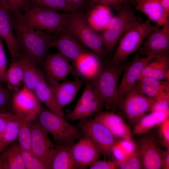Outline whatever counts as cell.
Returning a JSON list of instances; mask_svg holds the SVG:
<instances>
[{"label":"cell","instance_id":"obj_1","mask_svg":"<svg viewBox=\"0 0 169 169\" xmlns=\"http://www.w3.org/2000/svg\"><path fill=\"white\" fill-rule=\"evenodd\" d=\"M12 15L13 30L22 54L27 56L37 65L41 64L57 36L34 29Z\"/></svg>","mask_w":169,"mask_h":169},{"label":"cell","instance_id":"obj_2","mask_svg":"<svg viewBox=\"0 0 169 169\" xmlns=\"http://www.w3.org/2000/svg\"><path fill=\"white\" fill-rule=\"evenodd\" d=\"M126 66L123 62H115L111 59L106 63H102L95 78L89 82L98 99L107 108L115 105L119 81Z\"/></svg>","mask_w":169,"mask_h":169},{"label":"cell","instance_id":"obj_3","mask_svg":"<svg viewBox=\"0 0 169 169\" xmlns=\"http://www.w3.org/2000/svg\"><path fill=\"white\" fill-rule=\"evenodd\" d=\"M69 13H60L31 6L22 14L13 15L34 29L57 36L66 29Z\"/></svg>","mask_w":169,"mask_h":169},{"label":"cell","instance_id":"obj_4","mask_svg":"<svg viewBox=\"0 0 169 169\" xmlns=\"http://www.w3.org/2000/svg\"><path fill=\"white\" fill-rule=\"evenodd\" d=\"M57 144L72 145L82 136L81 131L69 123L64 116L43 107L35 120Z\"/></svg>","mask_w":169,"mask_h":169},{"label":"cell","instance_id":"obj_5","mask_svg":"<svg viewBox=\"0 0 169 169\" xmlns=\"http://www.w3.org/2000/svg\"><path fill=\"white\" fill-rule=\"evenodd\" d=\"M155 26L149 20L143 22L137 18L132 21L120 39L111 60L116 62H124L139 48Z\"/></svg>","mask_w":169,"mask_h":169},{"label":"cell","instance_id":"obj_6","mask_svg":"<svg viewBox=\"0 0 169 169\" xmlns=\"http://www.w3.org/2000/svg\"><path fill=\"white\" fill-rule=\"evenodd\" d=\"M80 11L69 13L66 29L76 39L101 59L106 54L102 38L100 34L90 26L86 17Z\"/></svg>","mask_w":169,"mask_h":169},{"label":"cell","instance_id":"obj_7","mask_svg":"<svg viewBox=\"0 0 169 169\" xmlns=\"http://www.w3.org/2000/svg\"><path fill=\"white\" fill-rule=\"evenodd\" d=\"M137 18L131 3L124 4L120 7L106 28L100 33L107 54H112L128 26Z\"/></svg>","mask_w":169,"mask_h":169},{"label":"cell","instance_id":"obj_8","mask_svg":"<svg viewBox=\"0 0 169 169\" xmlns=\"http://www.w3.org/2000/svg\"><path fill=\"white\" fill-rule=\"evenodd\" d=\"M77 127L83 137L90 140L104 156L110 155L114 147L121 139L114 135L100 122L94 119L80 120Z\"/></svg>","mask_w":169,"mask_h":169},{"label":"cell","instance_id":"obj_9","mask_svg":"<svg viewBox=\"0 0 169 169\" xmlns=\"http://www.w3.org/2000/svg\"><path fill=\"white\" fill-rule=\"evenodd\" d=\"M11 104L13 114L30 122L36 120L43 107L34 91L23 86L14 92Z\"/></svg>","mask_w":169,"mask_h":169},{"label":"cell","instance_id":"obj_10","mask_svg":"<svg viewBox=\"0 0 169 169\" xmlns=\"http://www.w3.org/2000/svg\"><path fill=\"white\" fill-rule=\"evenodd\" d=\"M154 101L153 99L143 94L136 84L120 103L124 115L131 122L136 124L147 112L151 111Z\"/></svg>","mask_w":169,"mask_h":169},{"label":"cell","instance_id":"obj_11","mask_svg":"<svg viewBox=\"0 0 169 169\" xmlns=\"http://www.w3.org/2000/svg\"><path fill=\"white\" fill-rule=\"evenodd\" d=\"M154 56L141 57L137 55L126 66L116 92L115 105L119 104L126 95L136 85L144 68Z\"/></svg>","mask_w":169,"mask_h":169},{"label":"cell","instance_id":"obj_12","mask_svg":"<svg viewBox=\"0 0 169 169\" xmlns=\"http://www.w3.org/2000/svg\"><path fill=\"white\" fill-rule=\"evenodd\" d=\"M31 149L33 154L48 169L54 150V146L48 133L35 121L31 123Z\"/></svg>","mask_w":169,"mask_h":169},{"label":"cell","instance_id":"obj_13","mask_svg":"<svg viewBox=\"0 0 169 169\" xmlns=\"http://www.w3.org/2000/svg\"><path fill=\"white\" fill-rule=\"evenodd\" d=\"M41 64L44 77L49 86L66 79L72 69L69 61L59 53L47 55Z\"/></svg>","mask_w":169,"mask_h":169},{"label":"cell","instance_id":"obj_14","mask_svg":"<svg viewBox=\"0 0 169 169\" xmlns=\"http://www.w3.org/2000/svg\"><path fill=\"white\" fill-rule=\"evenodd\" d=\"M156 24L140 49L143 56H152L162 53H169V21L161 28Z\"/></svg>","mask_w":169,"mask_h":169},{"label":"cell","instance_id":"obj_15","mask_svg":"<svg viewBox=\"0 0 169 169\" xmlns=\"http://www.w3.org/2000/svg\"><path fill=\"white\" fill-rule=\"evenodd\" d=\"M71 151L73 159L79 169L90 166L98 160L101 154L95 144L84 137L72 145Z\"/></svg>","mask_w":169,"mask_h":169},{"label":"cell","instance_id":"obj_16","mask_svg":"<svg viewBox=\"0 0 169 169\" xmlns=\"http://www.w3.org/2000/svg\"><path fill=\"white\" fill-rule=\"evenodd\" d=\"M73 63L72 72L86 82L91 81L95 78L102 63L100 59L96 54L85 50Z\"/></svg>","mask_w":169,"mask_h":169},{"label":"cell","instance_id":"obj_17","mask_svg":"<svg viewBox=\"0 0 169 169\" xmlns=\"http://www.w3.org/2000/svg\"><path fill=\"white\" fill-rule=\"evenodd\" d=\"M12 14L0 5V37L5 42L13 59L20 57L22 52L13 33Z\"/></svg>","mask_w":169,"mask_h":169},{"label":"cell","instance_id":"obj_18","mask_svg":"<svg viewBox=\"0 0 169 169\" xmlns=\"http://www.w3.org/2000/svg\"><path fill=\"white\" fill-rule=\"evenodd\" d=\"M136 149L140 156L143 168H162V151L157 146L152 137H147L141 139Z\"/></svg>","mask_w":169,"mask_h":169},{"label":"cell","instance_id":"obj_19","mask_svg":"<svg viewBox=\"0 0 169 169\" xmlns=\"http://www.w3.org/2000/svg\"><path fill=\"white\" fill-rule=\"evenodd\" d=\"M83 84V80L77 77L72 81L67 80L50 86L58 105L63 110L74 100Z\"/></svg>","mask_w":169,"mask_h":169},{"label":"cell","instance_id":"obj_20","mask_svg":"<svg viewBox=\"0 0 169 169\" xmlns=\"http://www.w3.org/2000/svg\"><path fill=\"white\" fill-rule=\"evenodd\" d=\"M52 47L56 48L58 53L72 62L85 51L66 29L56 36L51 43Z\"/></svg>","mask_w":169,"mask_h":169},{"label":"cell","instance_id":"obj_21","mask_svg":"<svg viewBox=\"0 0 169 169\" xmlns=\"http://www.w3.org/2000/svg\"><path fill=\"white\" fill-rule=\"evenodd\" d=\"M94 119L103 124L117 137L121 139H131L129 127L119 115L111 112H101Z\"/></svg>","mask_w":169,"mask_h":169},{"label":"cell","instance_id":"obj_22","mask_svg":"<svg viewBox=\"0 0 169 169\" xmlns=\"http://www.w3.org/2000/svg\"><path fill=\"white\" fill-rule=\"evenodd\" d=\"M143 77H151L169 81V53L155 55L144 68L140 78Z\"/></svg>","mask_w":169,"mask_h":169},{"label":"cell","instance_id":"obj_23","mask_svg":"<svg viewBox=\"0 0 169 169\" xmlns=\"http://www.w3.org/2000/svg\"><path fill=\"white\" fill-rule=\"evenodd\" d=\"M72 145L58 144L54 147V153L48 169H79L72 155Z\"/></svg>","mask_w":169,"mask_h":169},{"label":"cell","instance_id":"obj_24","mask_svg":"<svg viewBox=\"0 0 169 169\" xmlns=\"http://www.w3.org/2000/svg\"><path fill=\"white\" fill-rule=\"evenodd\" d=\"M23 66V86L33 91L44 77L37 64L27 56L22 54L19 58Z\"/></svg>","mask_w":169,"mask_h":169},{"label":"cell","instance_id":"obj_25","mask_svg":"<svg viewBox=\"0 0 169 169\" xmlns=\"http://www.w3.org/2000/svg\"><path fill=\"white\" fill-rule=\"evenodd\" d=\"M91 8L86 17L88 23L95 31H103L106 28L113 17L109 6L96 4Z\"/></svg>","mask_w":169,"mask_h":169},{"label":"cell","instance_id":"obj_26","mask_svg":"<svg viewBox=\"0 0 169 169\" xmlns=\"http://www.w3.org/2000/svg\"><path fill=\"white\" fill-rule=\"evenodd\" d=\"M137 85L143 94L154 100L163 93L169 91V81L151 77L140 78Z\"/></svg>","mask_w":169,"mask_h":169},{"label":"cell","instance_id":"obj_27","mask_svg":"<svg viewBox=\"0 0 169 169\" xmlns=\"http://www.w3.org/2000/svg\"><path fill=\"white\" fill-rule=\"evenodd\" d=\"M143 116L135 124L133 134L138 135L145 133L160 125L169 118V111H152Z\"/></svg>","mask_w":169,"mask_h":169},{"label":"cell","instance_id":"obj_28","mask_svg":"<svg viewBox=\"0 0 169 169\" xmlns=\"http://www.w3.org/2000/svg\"><path fill=\"white\" fill-rule=\"evenodd\" d=\"M161 0H136V9L145 14L151 21L156 23L159 27L164 25Z\"/></svg>","mask_w":169,"mask_h":169},{"label":"cell","instance_id":"obj_29","mask_svg":"<svg viewBox=\"0 0 169 169\" xmlns=\"http://www.w3.org/2000/svg\"><path fill=\"white\" fill-rule=\"evenodd\" d=\"M39 100L47 108L60 115L64 116V112L58 105L50 86L44 77L33 90Z\"/></svg>","mask_w":169,"mask_h":169},{"label":"cell","instance_id":"obj_30","mask_svg":"<svg viewBox=\"0 0 169 169\" xmlns=\"http://www.w3.org/2000/svg\"><path fill=\"white\" fill-rule=\"evenodd\" d=\"M4 169H25L21 148L16 141L12 143L1 153Z\"/></svg>","mask_w":169,"mask_h":169},{"label":"cell","instance_id":"obj_31","mask_svg":"<svg viewBox=\"0 0 169 169\" xmlns=\"http://www.w3.org/2000/svg\"><path fill=\"white\" fill-rule=\"evenodd\" d=\"M23 69L19 58L13 59L9 68L7 69L5 77L8 89L14 92L20 89L23 84Z\"/></svg>","mask_w":169,"mask_h":169},{"label":"cell","instance_id":"obj_32","mask_svg":"<svg viewBox=\"0 0 169 169\" xmlns=\"http://www.w3.org/2000/svg\"><path fill=\"white\" fill-rule=\"evenodd\" d=\"M23 120L21 117L13 114L4 130L0 133V145L6 147L17 141Z\"/></svg>","mask_w":169,"mask_h":169},{"label":"cell","instance_id":"obj_33","mask_svg":"<svg viewBox=\"0 0 169 169\" xmlns=\"http://www.w3.org/2000/svg\"><path fill=\"white\" fill-rule=\"evenodd\" d=\"M104 105L97 100L89 104L75 105L73 110L67 112L64 116L67 119L73 121L86 118L100 110Z\"/></svg>","mask_w":169,"mask_h":169},{"label":"cell","instance_id":"obj_34","mask_svg":"<svg viewBox=\"0 0 169 169\" xmlns=\"http://www.w3.org/2000/svg\"><path fill=\"white\" fill-rule=\"evenodd\" d=\"M31 6L54 12L71 13L79 10L66 0H30Z\"/></svg>","mask_w":169,"mask_h":169},{"label":"cell","instance_id":"obj_35","mask_svg":"<svg viewBox=\"0 0 169 169\" xmlns=\"http://www.w3.org/2000/svg\"><path fill=\"white\" fill-rule=\"evenodd\" d=\"M0 5L13 15L22 14L31 6L30 0H0Z\"/></svg>","mask_w":169,"mask_h":169},{"label":"cell","instance_id":"obj_36","mask_svg":"<svg viewBox=\"0 0 169 169\" xmlns=\"http://www.w3.org/2000/svg\"><path fill=\"white\" fill-rule=\"evenodd\" d=\"M31 123L23 120L17 140L22 149L31 152Z\"/></svg>","mask_w":169,"mask_h":169},{"label":"cell","instance_id":"obj_37","mask_svg":"<svg viewBox=\"0 0 169 169\" xmlns=\"http://www.w3.org/2000/svg\"><path fill=\"white\" fill-rule=\"evenodd\" d=\"M116 161V169H140L143 168L140 156L136 149L123 159Z\"/></svg>","mask_w":169,"mask_h":169},{"label":"cell","instance_id":"obj_38","mask_svg":"<svg viewBox=\"0 0 169 169\" xmlns=\"http://www.w3.org/2000/svg\"><path fill=\"white\" fill-rule=\"evenodd\" d=\"M21 150L25 169H46L45 166L32 152L21 148Z\"/></svg>","mask_w":169,"mask_h":169},{"label":"cell","instance_id":"obj_39","mask_svg":"<svg viewBox=\"0 0 169 169\" xmlns=\"http://www.w3.org/2000/svg\"><path fill=\"white\" fill-rule=\"evenodd\" d=\"M97 100H99L90 82H87L83 92L76 105L89 104Z\"/></svg>","mask_w":169,"mask_h":169},{"label":"cell","instance_id":"obj_40","mask_svg":"<svg viewBox=\"0 0 169 169\" xmlns=\"http://www.w3.org/2000/svg\"><path fill=\"white\" fill-rule=\"evenodd\" d=\"M152 111H169V91L163 93L154 100L151 110Z\"/></svg>","mask_w":169,"mask_h":169},{"label":"cell","instance_id":"obj_41","mask_svg":"<svg viewBox=\"0 0 169 169\" xmlns=\"http://www.w3.org/2000/svg\"><path fill=\"white\" fill-rule=\"evenodd\" d=\"M160 125V133L163 145L169 149V118L163 121Z\"/></svg>","mask_w":169,"mask_h":169},{"label":"cell","instance_id":"obj_42","mask_svg":"<svg viewBox=\"0 0 169 169\" xmlns=\"http://www.w3.org/2000/svg\"><path fill=\"white\" fill-rule=\"evenodd\" d=\"M1 39L0 37V78L1 81L4 82L7 70V60Z\"/></svg>","mask_w":169,"mask_h":169},{"label":"cell","instance_id":"obj_43","mask_svg":"<svg viewBox=\"0 0 169 169\" xmlns=\"http://www.w3.org/2000/svg\"><path fill=\"white\" fill-rule=\"evenodd\" d=\"M90 169H114L116 168V161L97 160L90 166Z\"/></svg>","mask_w":169,"mask_h":169},{"label":"cell","instance_id":"obj_44","mask_svg":"<svg viewBox=\"0 0 169 169\" xmlns=\"http://www.w3.org/2000/svg\"><path fill=\"white\" fill-rule=\"evenodd\" d=\"M136 0H90L91 7L96 4H102L108 6L131 3Z\"/></svg>","mask_w":169,"mask_h":169},{"label":"cell","instance_id":"obj_45","mask_svg":"<svg viewBox=\"0 0 169 169\" xmlns=\"http://www.w3.org/2000/svg\"><path fill=\"white\" fill-rule=\"evenodd\" d=\"M118 144L127 155L132 153L136 149V146L131 139H121Z\"/></svg>","mask_w":169,"mask_h":169},{"label":"cell","instance_id":"obj_46","mask_svg":"<svg viewBox=\"0 0 169 169\" xmlns=\"http://www.w3.org/2000/svg\"><path fill=\"white\" fill-rule=\"evenodd\" d=\"M9 90L0 84V104L5 108L9 103H11V95Z\"/></svg>","mask_w":169,"mask_h":169},{"label":"cell","instance_id":"obj_47","mask_svg":"<svg viewBox=\"0 0 169 169\" xmlns=\"http://www.w3.org/2000/svg\"><path fill=\"white\" fill-rule=\"evenodd\" d=\"M72 6L78 10H80L91 7L90 0H66Z\"/></svg>","mask_w":169,"mask_h":169},{"label":"cell","instance_id":"obj_48","mask_svg":"<svg viewBox=\"0 0 169 169\" xmlns=\"http://www.w3.org/2000/svg\"><path fill=\"white\" fill-rule=\"evenodd\" d=\"M111 153L116 161L122 160L128 155L120 146L118 142L113 148Z\"/></svg>","mask_w":169,"mask_h":169},{"label":"cell","instance_id":"obj_49","mask_svg":"<svg viewBox=\"0 0 169 169\" xmlns=\"http://www.w3.org/2000/svg\"><path fill=\"white\" fill-rule=\"evenodd\" d=\"M162 13V21L165 25L169 21V0H161Z\"/></svg>","mask_w":169,"mask_h":169},{"label":"cell","instance_id":"obj_50","mask_svg":"<svg viewBox=\"0 0 169 169\" xmlns=\"http://www.w3.org/2000/svg\"><path fill=\"white\" fill-rule=\"evenodd\" d=\"M13 115V113L6 111L0 116V133L4 130L7 123Z\"/></svg>","mask_w":169,"mask_h":169},{"label":"cell","instance_id":"obj_51","mask_svg":"<svg viewBox=\"0 0 169 169\" xmlns=\"http://www.w3.org/2000/svg\"><path fill=\"white\" fill-rule=\"evenodd\" d=\"M162 168L169 169V149L162 151L161 155Z\"/></svg>","mask_w":169,"mask_h":169},{"label":"cell","instance_id":"obj_52","mask_svg":"<svg viewBox=\"0 0 169 169\" xmlns=\"http://www.w3.org/2000/svg\"><path fill=\"white\" fill-rule=\"evenodd\" d=\"M1 153H0V169H4L3 161Z\"/></svg>","mask_w":169,"mask_h":169},{"label":"cell","instance_id":"obj_53","mask_svg":"<svg viewBox=\"0 0 169 169\" xmlns=\"http://www.w3.org/2000/svg\"><path fill=\"white\" fill-rule=\"evenodd\" d=\"M0 110H1L5 112V111H7L5 110V108L3 106V105H2L0 104Z\"/></svg>","mask_w":169,"mask_h":169},{"label":"cell","instance_id":"obj_54","mask_svg":"<svg viewBox=\"0 0 169 169\" xmlns=\"http://www.w3.org/2000/svg\"><path fill=\"white\" fill-rule=\"evenodd\" d=\"M6 147L0 145V153Z\"/></svg>","mask_w":169,"mask_h":169},{"label":"cell","instance_id":"obj_55","mask_svg":"<svg viewBox=\"0 0 169 169\" xmlns=\"http://www.w3.org/2000/svg\"><path fill=\"white\" fill-rule=\"evenodd\" d=\"M6 112V111L0 113V116L2 115Z\"/></svg>","mask_w":169,"mask_h":169},{"label":"cell","instance_id":"obj_56","mask_svg":"<svg viewBox=\"0 0 169 169\" xmlns=\"http://www.w3.org/2000/svg\"><path fill=\"white\" fill-rule=\"evenodd\" d=\"M0 81H1V79L0 78Z\"/></svg>","mask_w":169,"mask_h":169}]
</instances>
